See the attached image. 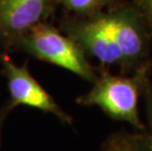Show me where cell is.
I'll return each mask as SVG.
<instances>
[{
    "instance_id": "52a82bcc",
    "label": "cell",
    "mask_w": 152,
    "mask_h": 151,
    "mask_svg": "<svg viewBox=\"0 0 152 151\" xmlns=\"http://www.w3.org/2000/svg\"><path fill=\"white\" fill-rule=\"evenodd\" d=\"M142 92L144 94L146 115L148 121V133L143 136H134L138 151H152V86L149 83L148 78L144 82Z\"/></svg>"
},
{
    "instance_id": "8992f818",
    "label": "cell",
    "mask_w": 152,
    "mask_h": 151,
    "mask_svg": "<svg viewBox=\"0 0 152 151\" xmlns=\"http://www.w3.org/2000/svg\"><path fill=\"white\" fill-rule=\"evenodd\" d=\"M50 0H0V30L25 34L45 17Z\"/></svg>"
},
{
    "instance_id": "9c48e42d",
    "label": "cell",
    "mask_w": 152,
    "mask_h": 151,
    "mask_svg": "<svg viewBox=\"0 0 152 151\" xmlns=\"http://www.w3.org/2000/svg\"><path fill=\"white\" fill-rule=\"evenodd\" d=\"M105 151H138L134 136L118 134L110 139Z\"/></svg>"
},
{
    "instance_id": "5b68a950",
    "label": "cell",
    "mask_w": 152,
    "mask_h": 151,
    "mask_svg": "<svg viewBox=\"0 0 152 151\" xmlns=\"http://www.w3.org/2000/svg\"><path fill=\"white\" fill-rule=\"evenodd\" d=\"M67 33L79 45L104 65H117L126 71V62L101 16V11L70 23Z\"/></svg>"
},
{
    "instance_id": "30bf717a",
    "label": "cell",
    "mask_w": 152,
    "mask_h": 151,
    "mask_svg": "<svg viewBox=\"0 0 152 151\" xmlns=\"http://www.w3.org/2000/svg\"><path fill=\"white\" fill-rule=\"evenodd\" d=\"M134 6L144 18L152 34V0H135Z\"/></svg>"
},
{
    "instance_id": "8fae6325",
    "label": "cell",
    "mask_w": 152,
    "mask_h": 151,
    "mask_svg": "<svg viewBox=\"0 0 152 151\" xmlns=\"http://www.w3.org/2000/svg\"><path fill=\"white\" fill-rule=\"evenodd\" d=\"M11 107L10 106H7L5 109L0 111V145H1V136H2V128H3V124H4V120L6 118V115H7L8 111L11 110Z\"/></svg>"
},
{
    "instance_id": "277c9868",
    "label": "cell",
    "mask_w": 152,
    "mask_h": 151,
    "mask_svg": "<svg viewBox=\"0 0 152 151\" xmlns=\"http://www.w3.org/2000/svg\"><path fill=\"white\" fill-rule=\"evenodd\" d=\"M2 64L7 78L11 108L18 105L28 106L53 114L64 124L72 125V117L59 107L52 96L31 76L27 65L18 66L8 57L2 59Z\"/></svg>"
},
{
    "instance_id": "6da1fadb",
    "label": "cell",
    "mask_w": 152,
    "mask_h": 151,
    "mask_svg": "<svg viewBox=\"0 0 152 151\" xmlns=\"http://www.w3.org/2000/svg\"><path fill=\"white\" fill-rule=\"evenodd\" d=\"M148 66L142 65L134 77L115 76L103 72L93 82V88L77 98L80 104L98 106L110 118L127 122L137 130L145 126L138 115V97L147 79Z\"/></svg>"
},
{
    "instance_id": "ba28073f",
    "label": "cell",
    "mask_w": 152,
    "mask_h": 151,
    "mask_svg": "<svg viewBox=\"0 0 152 151\" xmlns=\"http://www.w3.org/2000/svg\"><path fill=\"white\" fill-rule=\"evenodd\" d=\"M69 10L80 15H92L100 12L113 0H61Z\"/></svg>"
},
{
    "instance_id": "7a4b0ae2",
    "label": "cell",
    "mask_w": 152,
    "mask_h": 151,
    "mask_svg": "<svg viewBox=\"0 0 152 151\" xmlns=\"http://www.w3.org/2000/svg\"><path fill=\"white\" fill-rule=\"evenodd\" d=\"M21 44L33 56L70 71L87 82H94L97 79L85 50L73 38L61 34L51 26L35 25L24 34Z\"/></svg>"
},
{
    "instance_id": "3957f363",
    "label": "cell",
    "mask_w": 152,
    "mask_h": 151,
    "mask_svg": "<svg viewBox=\"0 0 152 151\" xmlns=\"http://www.w3.org/2000/svg\"><path fill=\"white\" fill-rule=\"evenodd\" d=\"M101 16L124 55L126 71L144 65L152 34L138 9L122 6Z\"/></svg>"
}]
</instances>
